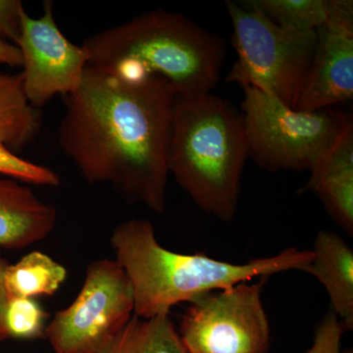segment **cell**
<instances>
[{"instance_id":"cell-1","label":"cell","mask_w":353,"mask_h":353,"mask_svg":"<svg viewBox=\"0 0 353 353\" xmlns=\"http://www.w3.org/2000/svg\"><path fill=\"white\" fill-rule=\"evenodd\" d=\"M64 99L58 139L83 178L163 212L176 99L171 85L129 83L88 65L80 87Z\"/></svg>"},{"instance_id":"cell-2","label":"cell","mask_w":353,"mask_h":353,"mask_svg":"<svg viewBox=\"0 0 353 353\" xmlns=\"http://www.w3.org/2000/svg\"><path fill=\"white\" fill-rule=\"evenodd\" d=\"M82 46L88 66L129 83L165 81L176 97L210 92L226 57L224 39L162 9L97 32Z\"/></svg>"},{"instance_id":"cell-3","label":"cell","mask_w":353,"mask_h":353,"mask_svg":"<svg viewBox=\"0 0 353 353\" xmlns=\"http://www.w3.org/2000/svg\"><path fill=\"white\" fill-rule=\"evenodd\" d=\"M110 245L131 282L134 316L141 319L169 315L176 304L254 278L292 270L307 273L313 259L311 250L296 248L243 264L202 253L174 252L158 243L154 227L146 219L121 223L111 234Z\"/></svg>"},{"instance_id":"cell-4","label":"cell","mask_w":353,"mask_h":353,"mask_svg":"<svg viewBox=\"0 0 353 353\" xmlns=\"http://www.w3.org/2000/svg\"><path fill=\"white\" fill-rule=\"evenodd\" d=\"M248 158L241 112L211 92L176 97L169 175L202 211L222 222L234 219Z\"/></svg>"},{"instance_id":"cell-5","label":"cell","mask_w":353,"mask_h":353,"mask_svg":"<svg viewBox=\"0 0 353 353\" xmlns=\"http://www.w3.org/2000/svg\"><path fill=\"white\" fill-rule=\"evenodd\" d=\"M226 6L236 53L226 82L257 88L296 109L317 48V32L281 27L243 1H226Z\"/></svg>"},{"instance_id":"cell-6","label":"cell","mask_w":353,"mask_h":353,"mask_svg":"<svg viewBox=\"0 0 353 353\" xmlns=\"http://www.w3.org/2000/svg\"><path fill=\"white\" fill-rule=\"evenodd\" d=\"M241 115L248 157L269 173L312 172L352 121L332 108L299 111L254 88H243Z\"/></svg>"},{"instance_id":"cell-7","label":"cell","mask_w":353,"mask_h":353,"mask_svg":"<svg viewBox=\"0 0 353 353\" xmlns=\"http://www.w3.org/2000/svg\"><path fill=\"white\" fill-rule=\"evenodd\" d=\"M268 277L197 297L178 332L187 353H267L271 330L262 301Z\"/></svg>"},{"instance_id":"cell-8","label":"cell","mask_w":353,"mask_h":353,"mask_svg":"<svg viewBox=\"0 0 353 353\" xmlns=\"http://www.w3.org/2000/svg\"><path fill=\"white\" fill-rule=\"evenodd\" d=\"M126 272L116 260L88 265L75 301L55 313L46 336L57 353H99L134 315Z\"/></svg>"},{"instance_id":"cell-9","label":"cell","mask_w":353,"mask_h":353,"mask_svg":"<svg viewBox=\"0 0 353 353\" xmlns=\"http://www.w3.org/2000/svg\"><path fill=\"white\" fill-rule=\"evenodd\" d=\"M16 46L22 55L23 92L32 108H43L55 95L65 97L80 87L88 54L59 29L52 2H43V14L39 18L23 11Z\"/></svg>"},{"instance_id":"cell-10","label":"cell","mask_w":353,"mask_h":353,"mask_svg":"<svg viewBox=\"0 0 353 353\" xmlns=\"http://www.w3.org/2000/svg\"><path fill=\"white\" fill-rule=\"evenodd\" d=\"M318 46L296 110L319 111L353 97V32L318 31Z\"/></svg>"},{"instance_id":"cell-11","label":"cell","mask_w":353,"mask_h":353,"mask_svg":"<svg viewBox=\"0 0 353 353\" xmlns=\"http://www.w3.org/2000/svg\"><path fill=\"white\" fill-rule=\"evenodd\" d=\"M57 209L30 188L0 179V248L21 250L48 238L57 226Z\"/></svg>"},{"instance_id":"cell-12","label":"cell","mask_w":353,"mask_h":353,"mask_svg":"<svg viewBox=\"0 0 353 353\" xmlns=\"http://www.w3.org/2000/svg\"><path fill=\"white\" fill-rule=\"evenodd\" d=\"M314 192L341 229L353 234V126L348 128L331 152L311 172L299 194Z\"/></svg>"},{"instance_id":"cell-13","label":"cell","mask_w":353,"mask_h":353,"mask_svg":"<svg viewBox=\"0 0 353 353\" xmlns=\"http://www.w3.org/2000/svg\"><path fill=\"white\" fill-rule=\"evenodd\" d=\"M307 273L326 290L333 312L345 331L353 329V250L338 234H316Z\"/></svg>"},{"instance_id":"cell-14","label":"cell","mask_w":353,"mask_h":353,"mask_svg":"<svg viewBox=\"0 0 353 353\" xmlns=\"http://www.w3.org/2000/svg\"><path fill=\"white\" fill-rule=\"evenodd\" d=\"M276 24L299 31L353 32L352 0H248Z\"/></svg>"},{"instance_id":"cell-15","label":"cell","mask_w":353,"mask_h":353,"mask_svg":"<svg viewBox=\"0 0 353 353\" xmlns=\"http://www.w3.org/2000/svg\"><path fill=\"white\" fill-rule=\"evenodd\" d=\"M99 353H187L169 315L130 321Z\"/></svg>"},{"instance_id":"cell-16","label":"cell","mask_w":353,"mask_h":353,"mask_svg":"<svg viewBox=\"0 0 353 353\" xmlns=\"http://www.w3.org/2000/svg\"><path fill=\"white\" fill-rule=\"evenodd\" d=\"M39 121L23 92L22 76L0 73V143L20 150L36 138Z\"/></svg>"},{"instance_id":"cell-17","label":"cell","mask_w":353,"mask_h":353,"mask_svg":"<svg viewBox=\"0 0 353 353\" xmlns=\"http://www.w3.org/2000/svg\"><path fill=\"white\" fill-rule=\"evenodd\" d=\"M67 271L43 252H32L15 264H8L4 285L9 299L52 296L66 280Z\"/></svg>"},{"instance_id":"cell-18","label":"cell","mask_w":353,"mask_h":353,"mask_svg":"<svg viewBox=\"0 0 353 353\" xmlns=\"http://www.w3.org/2000/svg\"><path fill=\"white\" fill-rule=\"evenodd\" d=\"M48 314L34 299L12 297L8 299L6 326L9 339L34 340L46 334Z\"/></svg>"},{"instance_id":"cell-19","label":"cell","mask_w":353,"mask_h":353,"mask_svg":"<svg viewBox=\"0 0 353 353\" xmlns=\"http://www.w3.org/2000/svg\"><path fill=\"white\" fill-rule=\"evenodd\" d=\"M0 174L34 185L58 187L61 183L54 171L18 157L3 143H0Z\"/></svg>"},{"instance_id":"cell-20","label":"cell","mask_w":353,"mask_h":353,"mask_svg":"<svg viewBox=\"0 0 353 353\" xmlns=\"http://www.w3.org/2000/svg\"><path fill=\"white\" fill-rule=\"evenodd\" d=\"M345 329L333 311L318 325L314 343L305 353H341V339Z\"/></svg>"},{"instance_id":"cell-21","label":"cell","mask_w":353,"mask_h":353,"mask_svg":"<svg viewBox=\"0 0 353 353\" xmlns=\"http://www.w3.org/2000/svg\"><path fill=\"white\" fill-rule=\"evenodd\" d=\"M24 6L20 0H0V38L17 43Z\"/></svg>"},{"instance_id":"cell-22","label":"cell","mask_w":353,"mask_h":353,"mask_svg":"<svg viewBox=\"0 0 353 353\" xmlns=\"http://www.w3.org/2000/svg\"><path fill=\"white\" fill-rule=\"evenodd\" d=\"M8 264L0 253V341L9 339L6 326V311L9 297L4 285V273Z\"/></svg>"},{"instance_id":"cell-23","label":"cell","mask_w":353,"mask_h":353,"mask_svg":"<svg viewBox=\"0 0 353 353\" xmlns=\"http://www.w3.org/2000/svg\"><path fill=\"white\" fill-rule=\"evenodd\" d=\"M0 64L22 67V55L16 44L7 43L0 38Z\"/></svg>"}]
</instances>
